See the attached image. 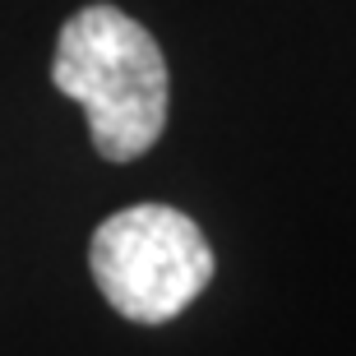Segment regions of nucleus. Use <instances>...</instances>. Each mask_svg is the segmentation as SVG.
<instances>
[{
	"label": "nucleus",
	"instance_id": "obj_1",
	"mask_svg": "<svg viewBox=\"0 0 356 356\" xmlns=\"http://www.w3.org/2000/svg\"><path fill=\"white\" fill-rule=\"evenodd\" d=\"M51 83L83 106L106 162H134L162 139L172 74L158 38L116 5H83L56 38Z\"/></svg>",
	"mask_w": 356,
	"mask_h": 356
},
{
	"label": "nucleus",
	"instance_id": "obj_2",
	"mask_svg": "<svg viewBox=\"0 0 356 356\" xmlns=\"http://www.w3.org/2000/svg\"><path fill=\"white\" fill-rule=\"evenodd\" d=\"M88 264L116 315L167 324L213 282L218 259L190 213L172 204H130L92 232Z\"/></svg>",
	"mask_w": 356,
	"mask_h": 356
}]
</instances>
